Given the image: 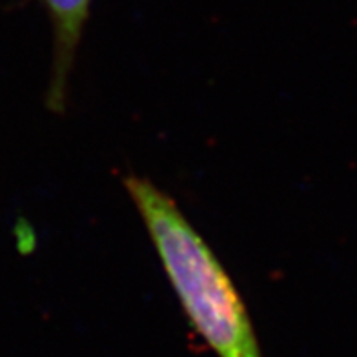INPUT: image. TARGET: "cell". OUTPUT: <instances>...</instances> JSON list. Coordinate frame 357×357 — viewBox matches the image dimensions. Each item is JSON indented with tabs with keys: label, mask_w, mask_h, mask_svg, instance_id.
I'll return each mask as SVG.
<instances>
[{
	"label": "cell",
	"mask_w": 357,
	"mask_h": 357,
	"mask_svg": "<svg viewBox=\"0 0 357 357\" xmlns=\"http://www.w3.org/2000/svg\"><path fill=\"white\" fill-rule=\"evenodd\" d=\"M124 188L150 234L184 314L217 357H263L248 310L212 248L168 193L130 174Z\"/></svg>",
	"instance_id": "1"
},
{
	"label": "cell",
	"mask_w": 357,
	"mask_h": 357,
	"mask_svg": "<svg viewBox=\"0 0 357 357\" xmlns=\"http://www.w3.org/2000/svg\"><path fill=\"white\" fill-rule=\"evenodd\" d=\"M53 26V59L46 106L50 112H66L70 79L84 33L91 0H43Z\"/></svg>",
	"instance_id": "2"
}]
</instances>
